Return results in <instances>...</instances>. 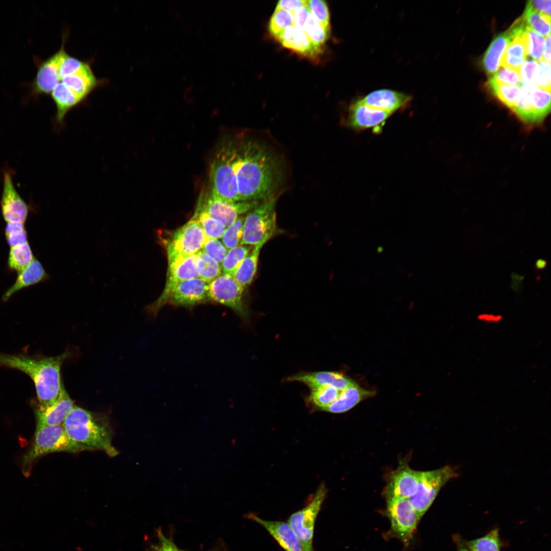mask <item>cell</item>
Here are the masks:
<instances>
[{
    "instance_id": "52",
    "label": "cell",
    "mask_w": 551,
    "mask_h": 551,
    "mask_svg": "<svg viewBox=\"0 0 551 551\" xmlns=\"http://www.w3.org/2000/svg\"><path fill=\"white\" fill-rule=\"evenodd\" d=\"M545 61L550 62V35L546 37L545 46L543 53V58Z\"/></svg>"
},
{
    "instance_id": "29",
    "label": "cell",
    "mask_w": 551,
    "mask_h": 551,
    "mask_svg": "<svg viewBox=\"0 0 551 551\" xmlns=\"http://www.w3.org/2000/svg\"><path fill=\"white\" fill-rule=\"evenodd\" d=\"M487 86L492 93L512 111L518 104L522 95L520 85H509L499 83L490 76Z\"/></svg>"
},
{
    "instance_id": "1",
    "label": "cell",
    "mask_w": 551,
    "mask_h": 551,
    "mask_svg": "<svg viewBox=\"0 0 551 551\" xmlns=\"http://www.w3.org/2000/svg\"><path fill=\"white\" fill-rule=\"evenodd\" d=\"M234 169L239 201L262 202L275 196L282 178L281 164L264 144L237 139Z\"/></svg>"
},
{
    "instance_id": "38",
    "label": "cell",
    "mask_w": 551,
    "mask_h": 551,
    "mask_svg": "<svg viewBox=\"0 0 551 551\" xmlns=\"http://www.w3.org/2000/svg\"><path fill=\"white\" fill-rule=\"evenodd\" d=\"M253 246L239 244L230 249L220 264L222 273L231 275L237 269Z\"/></svg>"
},
{
    "instance_id": "16",
    "label": "cell",
    "mask_w": 551,
    "mask_h": 551,
    "mask_svg": "<svg viewBox=\"0 0 551 551\" xmlns=\"http://www.w3.org/2000/svg\"><path fill=\"white\" fill-rule=\"evenodd\" d=\"M419 471L402 464L390 474L385 489L386 498H410L416 492Z\"/></svg>"
},
{
    "instance_id": "54",
    "label": "cell",
    "mask_w": 551,
    "mask_h": 551,
    "mask_svg": "<svg viewBox=\"0 0 551 551\" xmlns=\"http://www.w3.org/2000/svg\"><path fill=\"white\" fill-rule=\"evenodd\" d=\"M547 262L546 260L542 259L537 260L535 263V267L537 269L541 270L545 268L546 266Z\"/></svg>"
},
{
    "instance_id": "14",
    "label": "cell",
    "mask_w": 551,
    "mask_h": 551,
    "mask_svg": "<svg viewBox=\"0 0 551 551\" xmlns=\"http://www.w3.org/2000/svg\"><path fill=\"white\" fill-rule=\"evenodd\" d=\"M0 205L2 216L7 222L25 223L29 207L16 190L9 170L4 172Z\"/></svg>"
},
{
    "instance_id": "45",
    "label": "cell",
    "mask_w": 551,
    "mask_h": 551,
    "mask_svg": "<svg viewBox=\"0 0 551 551\" xmlns=\"http://www.w3.org/2000/svg\"><path fill=\"white\" fill-rule=\"evenodd\" d=\"M491 76L495 81L500 83L512 85H520L521 84L519 71L509 67L500 66Z\"/></svg>"
},
{
    "instance_id": "3",
    "label": "cell",
    "mask_w": 551,
    "mask_h": 551,
    "mask_svg": "<svg viewBox=\"0 0 551 551\" xmlns=\"http://www.w3.org/2000/svg\"><path fill=\"white\" fill-rule=\"evenodd\" d=\"M62 425L73 441L110 457L118 454L112 444L111 429L106 416L74 405Z\"/></svg>"
},
{
    "instance_id": "49",
    "label": "cell",
    "mask_w": 551,
    "mask_h": 551,
    "mask_svg": "<svg viewBox=\"0 0 551 551\" xmlns=\"http://www.w3.org/2000/svg\"><path fill=\"white\" fill-rule=\"evenodd\" d=\"M292 12L294 25L303 29L310 13L307 5L299 7Z\"/></svg>"
},
{
    "instance_id": "13",
    "label": "cell",
    "mask_w": 551,
    "mask_h": 551,
    "mask_svg": "<svg viewBox=\"0 0 551 551\" xmlns=\"http://www.w3.org/2000/svg\"><path fill=\"white\" fill-rule=\"evenodd\" d=\"M387 512L394 534L404 542L412 538L420 518L408 499L387 498Z\"/></svg>"
},
{
    "instance_id": "36",
    "label": "cell",
    "mask_w": 551,
    "mask_h": 551,
    "mask_svg": "<svg viewBox=\"0 0 551 551\" xmlns=\"http://www.w3.org/2000/svg\"><path fill=\"white\" fill-rule=\"evenodd\" d=\"M341 391L332 386L320 387L311 390L307 400L314 408L322 411L337 399Z\"/></svg>"
},
{
    "instance_id": "30",
    "label": "cell",
    "mask_w": 551,
    "mask_h": 551,
    "mask_svg": "<svg viewBox=\"0 0 551 551\" xmlns=\"http://www.w3.org/2000/svg\"><path fill=\"white\" fill-rule=\"evenodd\" d=\"M35 257L28 242L10 247L7 260V266L12 271L19 273L33 261Z\"/></svg>"
},
{
    "instance_id": "26",
    "label": "cell",
    "mask_w": 551,
    "mask_h": 551,
    "mask_svg": "<svg viewBox=\"0 0 551 551\" xmlns=\"http://www.w3.org/2000/svg\"><path fill=\"white\" fill-rule=\"evenodd\" d=\"M514 39V36L509 28L498 35L491 42L482 61L483 67L488 74L493 75L498 69L504 52Z\"/></svg>"
},
{
    "instance_id": "41",
    "label": "cell",
    "mask_w": 551,
    "mask_h": 551,
    "mask_svg": "<svg viewBox=\"0 0 551 551\" xmlns=\"http://www.w3.org/2000/svg\"><path fill=\"white\" fill-rule=\"evenodd\" d=\"M5 235L7 242L10 247L28 242V234L24 223L7 222L5 229Z\"/></svg>"
},
{
    "instance_id": "31",
    "label": "cell",
    "mask_w": 551,
    "mask_h": 551,
    "mask_svg": "<svg viewBox=\"0 0 551 551\" xmlns=\"http://www.w3.org/2000/svg\"><path fill=\"white\" fill-rule=\"evenodd\" d=\"M196 254V270L200 279L210 283L222 273L220 264L215 259L202 250Z\"/></svg>"
},
{
    "instance_id": "51",
    "label": "cell",
    "mask_w": 551,
    "mask_h": 551,
    "mask_svg": "<svg viewBox=\"0 0 551 551\" xmlns=\"http://www.w3.org/2000/svg\"><path fill=\"white\" fill-rule=\"evenodd\" d=\"M527 3L539 13L550 16V1H529Z\"/></svg>"
},
{
    "instance_id": "39",
    "label": "cell",
    "mask_w": 551,
    "mask_h": 551,
    "mask_svg": "<svg viewBox=\"0 0 551 551\" xmlns=\"http://www.w3.org/2000/svg\"><path fill=\"white\" fill-rule=\"evenodd\" d=\"M294 26L292 11L284 9H275L269 23V31L275 38L287 28Z\"/></svg>"
},
{
    "instance_id": "28",
    "label": "cell",
    "mask_w": 551,
    "mask_h": 551,
    "mask_svg": "<svg viewBox=\"0 0 551 551\" xmlns=\"http://www.w3.org/2000/svg\"><path fill=\"white\" fill-rule=\"evenodd\" d=\"M263 245L261 244L253 246L237 269L232 274L243 288L249 286L254 278L257 270L260 253Z\"/></svg>"
},
{
    "instance_id": "2",
    "label": "cell",
    "mask_w": 551,
    "mask_h": 551,
    "mask_svg": "<svg viewBox=\"0 0 551 551\" xmlns=\"http://www.w3.org/2000/svg\"><path fill=\"white\" fill-rule=\"evenodd\" d=\"M68 352L55 357L8 355L0 353V365L18 369L33 381L39 404L48 406L56 402L65 390L60 370Z\"/></svg>"
},
{
    "instance_id": "46",
    "label": "cell",
    "mask_w": 551,
    "mask_h": 551,
    "mask_svg": "<svg viewBox=\"0 0 551 551\" xmlns=\"http://www.w3.org/2000/svg\"><path fill=\"white\" fill-rule=\"evenodd\" d=\"M539 64L536 61L532 59L525 61L519 69L521 84H534Z\"/></svg>"
},
{
    "instance_id": "53",
    "label": "cell",
    "mask_w": 551,
    "mask_h": 551,
    "mask_svg": "<svg viewBox=\"0 0 551 551\" xmlns=\"http://www.w3.org/2000/svg\"><path fill=\"white\" fill-rule=\"evenodd\" d=\"M479 319L487 322H497L501 319V317L485 314L479 316Z\"/></svg>"
},
{
    "instance_id": "11",
    "label": "cell",
    "mask_w": 551,
    "mask_h": 551,
    "mask_svg": "<svg viewBox=\"0 0 551 551\" xmlns=\"http://www.w3.org/2000/svg\"><path fill=\"white\" fill-rule=\"evenodd\" d=\"M261 202L254 201L228 202L213 196L208 191L201 195L197 207L227 228L239 216L247 213Z\"/></svg>"
},
{
    "instance_id": "17",
    "label": "cell",
    "mask_w": 551,
    "mask_h": 551,
    "mask_svg": "<svg viewBox=\"0 0 551 551\" xmlns=\"http://www.w3.org/2000/svg\"><path fill=\"white\" fill-rule=\"evenodd\" d=\"M392 113L371 108L360 100L349 108L346 124L356 130H364L379 127Z\"/></svg>"
},
{
    "instance_id": "33",
    "label": "cell",
    "mask_w": 551,
    "mask_h": 551,
    "mask_svg": "<svg viewBox=\"0 0 551 551\" xmlns=\"http://www.w3.org/2000/svg\"><path fill=\"white\" fill-rule=\"evenodd\" d=\"M531 104L539 123L550 110V91L539 88L535 85L530 93Z\"/></svg>"
},
{
    "instance_id": "8",
    "label": "cell",
    "mask_w": 551,
    "mask_h": 551,
    "mask_svg": "<svg viewBox=\"0 0 551 551\" xmlns=\"http://www.w3.org/2000/svg\"><path fill=\"white\" fill-rule=\"evenodd\" d=\"M207 239L199 222L192 216L166 241L168 262L196 254L202 249Z\"/></svg>"
},
{
    "instance_id": "19",
    "label": "cell",
    "mask_w": 551,
    "mask_h": 551,
    "mask_svg": "<svg viewBox=\"0 0 551 551\" xmlns=\"http://www.w3.org/2000/svg\"><path fill=\"white\" fill-rule=\"evenodd\" d=\"M248 517L264 528L285 551H304L298 538L287 522L267 520L254 514Z\"/></svg>"
},
{
    "instance_id": "43",
    "label": "cell",
    "mask_w": 551,
    "mask_h": 551,
    "mask_svg": "<svg viewBox=\"0 0 551 551\" xmlns=\"http://www.w3.org/2000/svg\"><path fill=\"white\" fill-rule=\"evenodd\" d=\"M310 12L325 28H330V13L325 1L322 0L307 1Z\"/></svg>"
},
{
    "instance_id": "15",
    "label": "cell",
    "mask_w": 551,
    "mask_h": 551,
    "mask_svg": "<svg viewBox=\"0 0 551 551\" xmlns=\"http://www.w3.org/2000/svg\"><path fill=\"white\" fill-rule=\"evenodd\" d=\"M209 283L199 278L183 281L171 291L166 304L191 308L209 299Z\"/></svg>"
},
{
    "instance_id": "40",
    "label": "cell",
    "mask_w": 551,
    "mask_h": 551,
    "mask_svg": "<svg viewBox=\"0 0 551 551\" xmlns=\"http://www.w3.org/2000/svg\"><path fill=\"white\" fill-rule=\"evenodd\" d=\"M244 218V215L239 216L224 232L221 241L228 250L240 244Z\"/></svg>"
},
{
    "instance_id": "25",
    "label": "cell",
    "mask_w": 551,
    "mask_h": 551,
    "mask_svg": "<svg viewBox=\"0 0 551 551\" xmlns=\"http://www.w3.org/2000/svg\"><path fill=\"white\" fill-rule=\"evenodd\" d=\"M375 395V391L365 389L354 382L342 390L337 399L322 411L332 413L345 412L362 400Z\"/></svg>"
},
{
    "instance_id": "12",
    "label": "cell",
    "mask_w": 551,
    "mask_h": 551,
    "mask_svg": "<svg viewBox=\"0 0 551 551\" xmlns=\"http://www.w3.org/2000/svg\"><path fill=\"white\" fill-rule=\"evenodd\" d=\"M197 254L178 258L168 262L167 278L164 289L159 297L146 307L151 314L156 315L159 310L166 304L172 289L180 282L199 278L196 270Z\"/></svg>"
},
{
    "instance_id": "20",
    "label": "cell",
    "mask_w": 551,
    "mask_h": 551,
    "mask_svg": "<svg viewBox=\"0 0 551 551\" xmlns=\"http://www.w3.org/2000/svg\"><path fill=\"white\" fill-rule=\"evenodd\" d=\"M275 38L285 47L310 58L315 59L321 51L312 43L303 29L294 25L287 28Z\"/></svg>"
},
{
    "instance_id": "18",
    "label": "cell",
    "mask_w": 551,
    "mask_h": 551,
    "mask_svg": "<svg viewBox=\"0 0 551 551\" xmlns=\"http://www.w3.org/2000/svg\"><path fill=\"white\" fill-rule=\"evenodd\" d=\"M74 406V402L66 390L55 403L48 406L38 404L35 411L36 427L62 424Z\"/></svg>"
},
{
    "instance_id": "32",
    "label": "cell",
    "mask_w": 551,
    "mask_h": 551,
    "mask_svg": "<svg viewBox=\"0 0 551 551\" xmlns=\"http://www.w3.org/2000/svg\"><path fill=\"white\" fill-rule=\"evenodd\" d=\"M462 543L470 551H500L501 542L497 528L491 530L484 536Z\"/></svg>"
},
{
    "instance_id": "4",
    "label": "cell",
    "mask_w": 551,
    "mask_h": 551,
    "mask_svg": "<svg viewBox=\"0 0 551 551\" xmlns=\"http://www.w3.org/2000/svg\"><path fill=\"white\" fill-rule=\"evenodd\" d=\"M237 149V139L228 140L217 149L210 167L211 194L218 199L239 201L234 164Z\"/></svg>"
},
{
    "instance_id": "47",
    "label": "cell",
    "mask_w": 551,
    "mask_h": 551,
    "mask_svg": "<svg viewBox=\"0 0 551 551\" xmlns=\"http://www.w3.org/2000/svg\"><path fill=\"white\" fill-rule=\"evenodd\" d=\"M538 64L535 83L539 88L550 91V63L542 58L539 60Z\"/></svg>"
},
{
    "instance_id": "42",
    "label": "cell",
    "mask_w": 551,
    "mask_h": 551,
    "mask_svg": "<svg viewBox=\"0 0 551 551\" xmlns=\"http://www.w3.org/2000/svg\"><path fill=\"white\" fill-rule=\"evenodd\" d=\"M528 55L534 60H540L544 51V36L528 28L525 31Z\"/></svg>"
},
{
    "instance_id": "6",
    "label": "cell",
    "mask_w": 551,
    "mask_h": 551,
    "mask_svg": "<svg viewBox=\"0 0 551 551\" xmlns=\"http://www.w3.org/2000/svg\"><path fill=\"white\" fill-rule=\"evenodd\" d=\"M92 450L90 447L71 440L62 424L36 427L32 447L23 461L25 464H29L39 457L54 452L78 453Z\"/></svg>"
},
{
    "instance_id": "7",
    "label": "cell",
    "mask_w": 551,
    "mask_h": 551,
    "mask_svg": "<svg viewBox=\"0 0 551 551\" xmlns=\"http://www.w3.org/2000/svg\"><path fill=\"white\" fill-rule=\"evenodd\" d=\"M457 476V470L450 466L419 471L416 491L409 499L420 519L431 506L441 488Z\"/></svg>"
},
{
    "instance_id": "35",
    "label": "cell",
    "mask_w": 551,
    "mask_h": 551,
    "mask_svg": "<svg viewBox=\"0 0 551 551\" xmlns=\"http://www.w3.org/2000/svg\"><path fill=\"white\" fill-rule=\"evenodd\" d=\"M303 29L312 43L321 50L330 36V28H325L310 13Z\"/></svg>"
},
{
    "instance_id": "48",
    "label": "cell",
    "mask_w": 551,
    "mask_h": 551,
    "mask_svg": "<svg viewBox=\"0 0 551 551\" xmlns=\"http://www.w3.org/2000/svg\"><path fill=\"white\" fill-rule=\"evenodd\" d=\"M159 542L154 546V551H181L173 542L164 536L161 530L158 531Z\"/></svg>"
},
{
    "instance_id": "5",
    "label": "cell",
    "mask_w": 551,
    "mask_h": 551,
    "mask_svg": "<svg viewBox=\"0 0 551 551\" xmlns=\"http://www.w3.org/2000/svg\"><path fill=\"white\" fill-rule=\"evenodd\" d=\"M277 197L261 202L245 215L240 244L264 245L278 233Z\"/></svg>"
},
{
    "instance_id": "37",
    "label": "cell",
    "mask_w": 551,
    "mask_h": 551,
    "mask_svg": "<svg viewBox=\"0 0 551 551\" xmlns=\"http://www.w3.org/2000/svg\"><path fill=\"white\" fill-rule=\"evenodd\" d=\"M193 217L199 222L207 238H221L227 228L222 223L198 207H196Z\"/></svg>"
},
{
    "instance_id": "56",
    "label": "cell",
    "mask_w": 551,
    "mask_h": 551,
    "mask_svg": "<svg viewBox=\"0 0 551 551\" xmlns=\"http://www.w3.org/2000/svg\"><path fill=\"white\" fill-rule=\"evenodd\" d=\"M181 551H183V550H181Z\"/></svg>"
},
{
    "instance_id": "22",
    "label": "cell",
    "mask_w": 551,
    "mask_h": 551,
    "mask_svg": "<svg viewBox=\"0 0 551 551\" xmlns=\"http://www.w3.org/2000/svg\"><path fill=\"white\" fill-rule=\"evenodd\" d=\"M411 99L409 95L401 92L381 89L370 93L360 101L371 108L393 113L406 106Z\"/></svg>"
},
{
    "instance_id": "9",
    "label": "cell",
    "mask_w": 551,
    "mask_h": 551,
    "mask_svg": "<svg viewBox=\"0 0 551 551\" xmlns=\"http://www.w3.org/2000/svg\"><path fill=\"white\" fill-rule=\"evenodd\" d=\"M324 483L317 489L312 500L305 507L293 513L287 523L301 542L304 551H313V538L316 518L327 495Z\"/></svg>"
},
{
    "instance_id": "44",
    "label": "cell",
    "mask_w": 551,
    "mask_h": 551,
    "mask_svg": "<svg viewBox=\"0 0 551 551\" xmlns=\"http://www.w3.org/2000/svg\"><path fill=\"white\" fill-rule=\"evenodd\" d=\"M209 256L221 264L228 249L218 239L207 238L201 249Z\"/></svg>"
},
{
    "instance_id": "10",
    "label": "cell",
    "mask_w": 551,
    "mask_h": 551,
    "mask_svg": "<svg viewBox=\"0 0 551 551\" xmlns=\"http://www.w3.org/2000/svg\"><path fill=\"white\" fill-rule=\"evenodd\" d=\"M244 289L229 273H222L209 283V299L231 308L244 321L249 319V310L244 296Z\"/></svg>"
},
{
    "instance_id": "27",
    "label": "cell",
    "mask_w": 551,
    "mask_h": 551,
    "mask_svg": "<svg viewBox=\"0 0 551 551\" xmlns=\"http://www.w3.org/2000/svg\"><path fill=\"white\" fill-rule=\"evenodd\" d=\"M525 31L515 37L508 45L502 56L500 66L509 67L519 71L528 55Z\"/></svg>"
},
{
    "instance_id": "50",
    "label": "cell",
    "mask_w": 551,
    "mask_h": 551,
    "mask_svg": "<svg viewBox=\"0 0 551 551\" xmlns=\"http://www.w3.org/2000/svg\"><path fill=\"white\" fill-rule=\"evenodd\" d=\"M307 5V1L305 0H281L277 4L276 9H284L293 11L297 8Z\"/></svg>"
},
{
    "instance_id": "34",
    "label": "cell",
    "mask_w": 551,
    "mask_h": 551,
    "mask_svg": "<svg viewBox=\"0 0 551 551\" xmlns=\"http://www.w3.org/2000/svg\"><path fill=\"white\" fill-rule=\"evenodd\" d=\"M522 17L527 26L543 36L550 32V17L541 14L527 3Z\"/></svg>"
},
{
    "instance_id": "23",
    "label": "cell",
    "mask_w": 551,
    "mask_h": 551,
    "mask_svg": "<svg viewBox=\"0 0 551 551\" xmlns=\"http://www.w3.org/2000/svg\"><path fill=\"white\" fill-rule=\"evenodd\" d=\"M59 58L57 52L42 61L33 82V92L36 95L50 94L58 82Z\"/></svg>"
},
{
    "instance_id": "55",
    "label": "cell",
    "mask_w": 551,
    "mask_h": 551,
    "mask_svg": "<svg viewBox=\"0 0 551 551\" xmlns=\"http://www.w3.org/2000/svg\"><path fill=\"white\" fill-rule=\"evenodd\" d=\"M456 540V543L457 544L458 549L457 551H470L468 550L463 544L462 543L461 538L457 536L454 538Z\"/></svg>"
},
{
    "instance_id": "24",
    "label": "cell",
    "mask_w": 551,
    "mask_h": 551,
    "mask_svg": "<svg viewBox=\"0 0 551 551\" xmlns=\"http://www.w3.org/2000/svg\"><path fill=\"white\" fill-rule=\"evenodd\" d=\"M49 279V276L42 264L35 257L32 262L22 271L18 273L13 284L4 293L2 299L7 300L16 292L23 288L32 286Z\"/></svg>"
},
{
    "instance_id": "21",
    "label": "cell",
    "mask_w": 551,
    "mask_h": 551,
    "mask_svg": "<svg viewBox=\"0 0 551 551\" xmlns=\"http://www.w3.org/2000/svg\"><path fill=\"white\" fill-rule=\"evenodd\" d=\"M287 381L303 383L311 390L322 386H332L340 391L354 382L341 373L332 371L301 373L288 378Z\"/></svg>"
}]
</instances>
